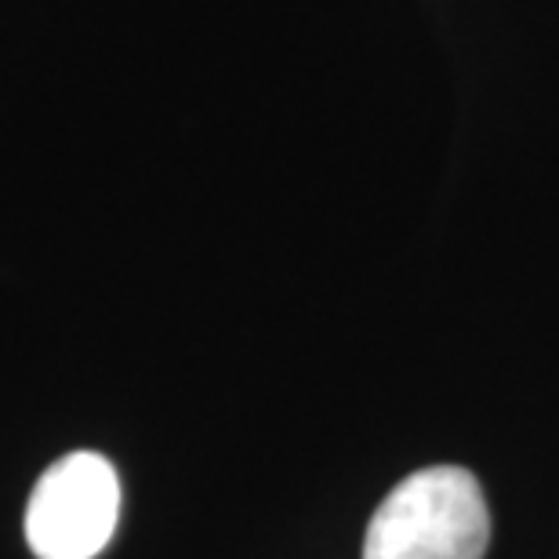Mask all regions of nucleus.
Masks as SVG:
<instances>
[{
  "instance_id": "obj_2",
  "label": "nucleus",
  "mask_w": 559,
  "mask_h": 559,
  "mask_svg": "<svg viewBox=\"0 0 559 559\" xmlns=\"http://www.w3.org/2000/svg\"><path fill=\"white\" fill-rule=\"evenodd\" d=\"M120 520L117 468L95 451H73L37 479L26 506V542L37 559H95Z\"/></svg>"
},
{
  "instance_id": "obj_1",
  "label": "nucleus",
  "mask_w": 559,
  "mask_h": 559,
  "mask_svg": "<svg viewBox=\"0 0 559 559\" xmlns=\"http://www.w3.org/2000/svg\"><path fill=\"white\" fill-rule=\"evenodd\" d=\"M490 512L468 468L432 465L389 490L371 516L364 559H484Z\"/></svg>"
}]
</instances>
